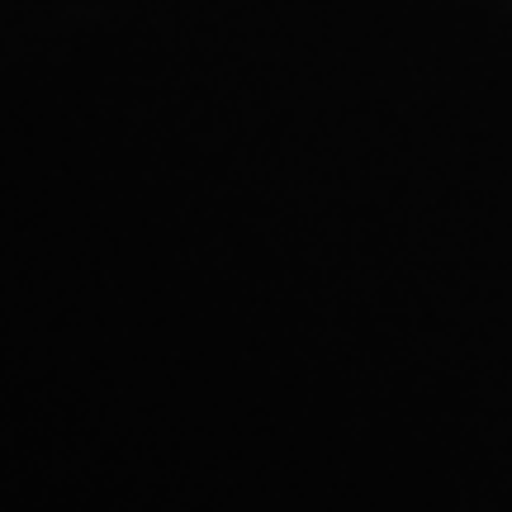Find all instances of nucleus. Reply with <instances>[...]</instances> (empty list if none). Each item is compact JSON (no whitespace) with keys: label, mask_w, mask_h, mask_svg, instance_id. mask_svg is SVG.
<instances>
[]
</instances>
